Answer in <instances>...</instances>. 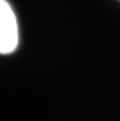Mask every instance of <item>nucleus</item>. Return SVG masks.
I'll list each match as a JSON object with an SVG mask.
<instances>
[{
	"label": "nucleus",
	"instance_id": "nucleus-1",
	"mask_svg": "<svg viewBox=\"0 0 120 121\" xmlns=\"http://www.w3.org/2000/svg\"><path fill=\"white\" fill-rule=\"evenodd\" d=\"M19 45L18 19L7 0H0V53L9 55Z\"/></svg>",
	"mask_w": 120,
	"mask_h": 121
}]
</instances>
